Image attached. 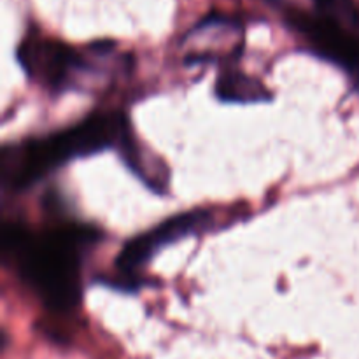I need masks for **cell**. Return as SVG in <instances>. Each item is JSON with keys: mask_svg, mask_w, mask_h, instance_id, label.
I'll use <instances>...</instances> for the list:
<instances>
[{"mask_svg": "<svg viewBox=\"0 0 359 359\" xmlns=\"http://www.w3.org/2000/svg\"><path fill=\"white\" fill-rule=\"evenodd\" d=\"M97 230L65 226L32 237L23 230H11L6 245L16 255L23 279L49 309L69 312L79 304V270L84 251L97 242Z\"/></svg>", "mask_w": 359, "mask_h": 359, "instance_id": "obj_1", "label": "cell"}, {"mask_svg": "<svg viewBox=\"0 0 359 359\" xmlns=\"http://www.w3.org/2000/svg\"><path fill=\"white\" fill-rule=\"evenodd\" d=\"M130 132L132 128L121 112H97L72 128L46 139L23 142L21 154L25 168L39 181L65 161L119 147Z\"/></svg>", "mask_w": 359, "mask_h": 359, "instance_id": "obj_2", "label": "cell"}, {"mask_svg": "<svg viewBox=\"0 0 359 359\" xmlns=\"http://www.w3.org/2000/svg\"><path fill=\"white\" fill-rule=\"evenodd\" d=\"M18 62L32 81L51 90H67L77 74L86 69L84 60L72 48L42 37L25 39L18 46Z\"/></svg>", "mask_w": 359, "mask_h": 359, "instance_id": "obj_3", "label": "cell"}, {"mask_svg": "<svg viewBox=\"0 0 359 359\" xmlns=\"http://www.w3.org/2000/svg\"><path fill=\"white\" fill-rule=\"evenodd\" d=\"M210 219L212 217L207 210H191V212L177 214V216L163 221L160 226L126 242L119 252L118 259H116V266H118V270H121L125 279L132 280L133 273L142 269L158 249L203 230V228L209 226Z\"/></svg>", "mask_w": 359, "mask_h": 359, "instance_id": "obj_4", "label": "cell"}, {"mask_svg": "<svg viewBox=\"0 0 359 359\" xmlns=\"http://www.w3.org/2000/svg\"><path fill=\"white\" fill-rule=\"evenodd\" d=\"M216 95L219 100L231 104H256L270 100V91L258 79L233 69L219 74L216 81Z\"/></svg>", "mask_w": 359, "mask_h": 359, "instance_id": "obj_5", "label": "cell"}]
</instances>
